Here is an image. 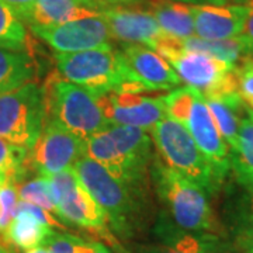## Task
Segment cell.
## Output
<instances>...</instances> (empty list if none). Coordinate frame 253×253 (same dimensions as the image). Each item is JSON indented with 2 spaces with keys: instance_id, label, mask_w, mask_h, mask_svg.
<instances>
[{
  "instance_id": "obj_1",
  "label": "cell",
  "mask_w": 253,
  "mask_h": 253,
  "mask_svg": "<svg viewBox=\"0 0 253 253\" xmlns=\"http://www.w3.org/2000/svg\"><path fill=\"white\" fill-rule=\"evenodd\" d=\"M56 72L99 94L107 93H144L132 81L129 65L123 51L113 45L73 54H56Z\"/></svg>"
},
{
  "instance_id": "obj_2",
  "label": "cell",
  "mask_w": 253,
  "mask_h": 253,
  "mask_svg": "<svg viewBox=\"0 0 253 253\" xmlns=\"http://www.w3.org/2000/svg\"><path fill=\"white\" fill-rule=\"evenodd\" d=\"M152 177L176 225L187 232L222 236L224 228L211 208L206 190L156 159L152 162Z\"/></svg>"
},
{
  "instance_id": "obj_3",
  "label": "cell",
  "mask_w": 253,
  "mask_h": 253,
  "mask_svg": "<svg viewBox=\"0 0 253 253\" xmlns=\"http://www.w3.org/2000/svg\"><path fill=\"white\" fill-rule=\"evenodd\" d=\"M72 169L82 186L106 212L111 228L121 236H131L141 217L145 189L118 180L86 155L75 163Z\"/></svg>"
},
{
  "instance_id": "obj_4",
  "label": "cell",
  "mask_w": 253,
  "mask_h": 253,
  "mask_svg": "<svg viewBox=\"0 0 253 253\" xmlns=\"http://www.w3.org/2000/svg\"><path fill=\"white\" fill-rule=\"evenodd\" d=\"M46 118L58 121L71 132L87 139L107 129L103 94L61 78H51L44 87Z\"/></svg>"
},
{
  "instance_id": "obj_5",
  "label": "cell",
  "mask_w": 253,
  "mask_h": 253,
  "mask_svg": "<svg viewBox=\"0 0 253 253\" xmlns=\"http://www.w3.org/2000/svg\"><path fill=\"white\" fill-rule=\"evenodd\" d=\"M152 139L165 165L184 179L211 191L221 183L207 158L196 145L189 129L170 117L161 120L151 131Z\"/></svg>"
},
{
  "instance_id": "obj_6",
  "label": "cell",
  "mask_w": 253,
  "mask_h": 253,
  "mask_svg": "<svg viewBox=\"0 0 253 253\" xmlns=\"http://www.w3.org/2000/svg\"><path fill=\"white\" fill-rule=\"evenodd\" d=\"M155 52L169 62L186 86L199 90L203 96L238 91L236 66L203 52L186 51L177 38L169 36Z\"/></svg>"
},
{
  "instance_id": "obj_7",
  "label": "cell",
  "mask_w": 253,
  "mask_h": 253,
  "mask_svg": "<svg viewBox=\"0 0 253 253\" xmlns=\"http://www.w3.org/2000/svg\"><path fill=\"white\" fill-rule=\"evenodd\" d=\"M46 120L44 87L28 82L0 94V138L31 149Z\"/></svg>"
},
{
  "instance_id": "obj_8",
  "label": "cell",
  "mask_w": 253,
  "mask_h": 253,
  "mask_svg": "<svg viewBox=\"0 0 253 253\" xmlns=\"http://www.w3.org/2000/svg\"><path fill=\"white\" fill-rule=\"evenodd\" d=\"M46 180L56 208V215L65 224L81 226L89 232L107 238L111 244H116L106 226V212L82 186L73 169L56 173L46 177Z\"/></svg>"
},
{
  "instance_id": "obj_9",
  "label": "cell",
  "mask_w": 253,
  "mask_h": 253,
  "mask_svg": "<svg viewBox=\"0 0 253 253\" xmlns=\"http://www.w3.org/2000/svg\"><path fill=\"white\" fill-rule=\"evenodd\" d=\"M30 151V166L42 177L72 169L86 155L84 139L51 118L45 120L41 135Z\"/></svg>"
},
{
  "instance_id": "obj_10",
  "label": "cell",
  "mask_w": 253,
  "mask_h": 253,
  "mask_svg": "<svg viewBox=\"0 0 253 253\" xmlns=\"http://www.w3.org/2000/svg\"><path fill=\"white\" fill-rule=\"evenodd\" d=\"M31 31L45 41L56 54H73L89 49L111 46V33L106 20L100 16L79 18L58 26L30 27Z\"/></svg>"
},
{
  "instance_id": "obj_11",
  "label": "cell",
  "mask_w": 253,
  "mask_h": 253,
  "mask_svg": "<svg viewBox=\"0 0 253 253\" xmlns=\"http://www.w3.org/2000/svg\"><path fill=\"white\" fill-rule=\"evenodd\" d=\"M111 37L123 44L144 45L156 51L168 38L156 18L146 9L134 7L132 4H116L101 10Z\"/></svg>"
},
{
  "instance_id": "obj_12",
  "label": "cell",
  "mask_w": 253,
  "mask_h": 253,
  "mask_svg": "<svg viewBox=\"0 0 253 253\" xmlns=\"http://www.w3.org/2000/svg\"><path fill=\"white\" fill-rule=\"evenodd\" d=\"M181 124L189 129L196 145L207 158L219 180H222L231 168L229 148L218 131L203 93L199 90L194 91L191 107Z\"/></svg>"
},
{
  "instance_id": "obj_13",
  "label": "cell",
  "mask_w": 253,
  "mask_h": 253,
  "mask_svg": "<svg viewBox=\"0 0 253 253\" xmlns=\"http://www.w3.org/2000/svg\"><path fill=\"white\" fill-rule=\"evenodd\" d=\"M104 113L111 126H136L148 132L168 117L165 96H144L142 93L103 94Z\"/></svg>"
},
{
  "instance_id": "obj_14",
  "label": "cell",
  "mask_w": 253,
  "mask_h": 253,
  "mask_svg": "<svg viewBox=\"0 0 253 253\" xmlns=\"http://www.w3.org/2000/svg\"><path fill=\"white\" fill-rule=\"evenodd\" d=\"M123 54L129 65L132 79L144 91L174 90L181 84L179 75L154 49L144 45L123 44Z\"/></svg>"
},
{
  "instance_id": "obj_15",
  "label": "cell",
  "mask_w": 253,
  "mask_h": 253,
  "mask_svg": "<svg viewBox=\"0 0 253 253\" xmlns=\"http://www.w3.org/2000/svg\"><path fill=\"white\" fill-rule=\"evenodd\" d=\"M52 226L62 228L63 225L41 207L18 201L13 218L4 228V236L7 242L27 252L44 246L46 238L54 232Z\"/></svg>"
},
{
  "instance_id": "obj_16",
  "label": "cell",
  "mask_w": 253,
  "mask_h": 253,
  "mask_svg": "<svg viewBox=\"0 0 253 253\" xmlns=\"http://www.w3.org/2000/svg\"><path fill=\"white\" fill-rule=\"evenodd\" d=\"M194 33L210 41L229 40L242 34L249 14L248 4H193L191 6Z\"/></svg>"
},
{
  "instance_id": "obj_17",
  "label": "cell",
  "mask_w": 253,
  "mask_h": 253,
  "mask_svg": "<svg viewBox=\"0 0 253 253\" xmlns=\"http://www.w3.org/2000/svg\"><path fill=\"white\" fill-rule=\"evenodd\" d=\"M104 6L99 0H37L30 13V27L58 26L68 21L100 16Z\"/></svg>"
},
{
  "instance_id": "obj_18",
  "label": "cell",
  "mask_w": 253,
  "mask_h": 253,
  "mask_svg": "<svg viewBox=\"0 0 253 253\" xmlns=\"http://www.w3.org/2000/svg\"><path fill=\"white\" fill-rule=\"evenodd\" d=\"M159 245H146L139 248V253H215L217 238L211 235H196L177 225L165 221L158 224Z\"/></svg>"
},
{
  "instance_id": "obj_19",
  "label": "cell",
  "mask_w": 253,
  "mask_h": 253,
  "mask_svg": "<svg viewBox=\"0 0 253 253\" xmlns=\"http://www.w3.org/2000/svg\"><path fill=\"white\" fill-rule=\"evenodd\" d=\"M204 99L219 134L224 138L229 151L234 149L238 141L241 121L248 111L244 99L241 97L239 91L210 94L204 96Z\"/></svg>"
},
{
  "instance_id": "obj_20",
  "label": "cell",
  "mask_w": 253,
  "mask_h": 253,
  "mask_svg": "<svg viewBox=\"0 0 253 253\" xmlns=\"http://www.w3.org/2000/svg\"><path fill=\"white\" fill-rule=\"evenodd\" d=\"M146 10L152 13L165 34L177 40L194 34V20L189 4L176 0H146Z\"/></svg>"
},
{
  "instance_id": "obj_21",
  "label": "cell",
  "mask_w": 253,
  "mask_h": 253,
  "mask_svg": "<svg viewBox=\"0 0 253 253\" xmlns=\"http://www.w3.org/2000/svg\"><path fill=\"white\" fill-rule=\"evenodd\" d=\"M229 158L239 183L244 187L253 186V111L249 107L241 121L238 141L229 151Z\"/></svg>"
},
{
  "instance_id": "obj_22",
  "label": "cell",
  "mask_w": 253,
  "mask_h": 253,
  "mask_svg": "<svg viewBox=\"0 0 253 253\" xmlns=\"http://www.w3.org/2000/svg\"><path fill=\"white\" fill-rule=\"evenodd\" d=\"M34 73L36 63L31 54L0 48V94L28 83Z\"/></svg>"
},
{
  "instance_id": "obj_23",
  "label": "cell",
  "mask_w": 253,
  "mask_h": 253,
  "mask_svg": "<svg viewBox=\"0 0 253 253\" xmlns=\"http://www.w3.org/2000/svg\"><path fill=\"white\" fill-rule=\"evenodd\" d=\"M180 46L186 51L203 52L214 56L232 66H236L242 61V58L246 56V41L242 36L221 41H210L193 36L180 40Z\"/></svg>"
},
{
  "instance_id": "obj_24",
  "label": "cell",
  "mask_w": 253,
  "mask_h": 253,
  "mask_svg": "<svg viewBox=\"0 0 253 253\" xmlns=\"http://www.w3.org/2000/svg\"><path fill=\"white\" fill-rule=\"evenodd\" d=\"M0 48L10 51H26L30 48V38L24 23L17 14L0 0Z\"/></svg>"
},
{
  "instance_id": "obj_25",
  "label": "cell",
  "mask_w": 253,
  "mask_h": 253,
  "mask_svg": "<svg viewBox=\"0 0 253 253\" xmlns=\"http://www.w3.org/2000/svg\"><path fill=\"white\" fill-rule=\"evenodd\" d=\"M30 149L10 144L0 138V173L6 177L9 184L14 186L23 180L26 174Z\"/></svg>"
},
{
  "instance_id": "obj_26",
  "label": "cell",
  "mask_w": 253,
  "mask_h": 253,
  "mask_svg": "<svg viewBox=\"0 0 253 253\" xmlns=\"http://www.w3.org/2000/svg\"><path fill=\"white\" fill-rule=\"evenodd\" d=\"M245 190L236 215V242L245 253H253V186Z\"/></svg>"
},
{
  "instance_id": "obj_27",
  "label": "cell",
  "mask_w": 253,
  "mask_h": 253,
  "mask_svg": "<svg viewBox=\"0 0 253 253\" xmlns=\"http://www.w3.org/2000/svg\"><path fill=\"white\" fill-rule=\"evenodd\" d=\"M18 200L24 201V203H30L38 206L42 210L48 211L49 214L56 215V208H55L54 200L49 191V184L46 177H36L33 180L27 181L24 184H21L17 189Z\"/></svg>"
},
{
  "instance_id": "obj_28",
  "label": "cell",
  "mask_w": 253,
  "mask_h": 253,
  "mask_svg": "<svg viewBox=\"0 0 253 253\" xmlns=\"http://www.w3.org/2000/svg\"><path fill=\"white\" fill-rule=\"evenodd\" d=\"M238 91L241 97L246 103L253 99V59L249 56H244L242 61L235 68Z\"/></svg>"
},
{
  "instance_id": "obj_29",
  "label": "cell",
  "mask_w": 253,
  "mask_h": 253,
  "mask_svg": "<svg viewBox=\"0 0 253 253\" xmlns=\"http://www.w3.org/2000/svg\"><path fill=\"white\" fill-rule=\"evenodd\" d=\"M17 200L18 194L14 186L6 184L0 187V229H4L9 225L18 203Z\"/></svg>"
},
{
  "instance_id": "obj_30",
  "label": "cell",
  "mask_w": 253,
  "mask_h": 253,
  "mask_svg": "<svg viewBox=\"0 0 253 253\" xmlns=\"http://www.w3.org/2000/svg\"><path fill=\"white\" fill-rule=\"evenodd\" d=\"M81 238L68 234H55L46 238L45 246L49 253H75V246L79 242Z\"/></svg>"
},
{
  "instance_id": "obj_31",
  "label": "cell",
  "mask_w": 253,
  "mask_h": 253,
  "mask_svg": "<svg viewBox=\"0 0 253 253\" xmlns=\"http://www.w3.org/2000/svg\"><path fill=\"white\" fill-rule=\"evenodd\" d=\"M13 10L21 21H27L37 0H1Z\"/></svg>"
},
{
  "instance_id": "obj_32",
  "label": "cell",
  "mask_w": 253,
  "mask_h": 253,
  "mask_svg": "<svg viewBox=\"0 0 253 253\" xmlns=\"http://www.w3.org/2000/svg\"><path fill=\"white\" fill-rule=\"evenodd\" d=\"M75 253H113L107 246L100 242H86L84 239H79L75 246Z\"/></svg>"
},
{
  "instance_id": "obj_33",
  "label": "cell",
  "mask_w": 253,
  "mask_h": 253,
  "mask_svg": "<svg viewBox=\"0 0 253 253\" xmlns=\"http://www.w3.org/2000/svg\"><path fill=\"white\" fill-rule=\"evenodd\" d=\"M248 7H249V14H248L246 21H245V27L242 30L241 36H244L245 38L253 41V3H249Z\"/></svg>"
},
{
  "instance_id": "obj_34",
  "label": "cell",
  "mask_w": 253,
  "mask_h": 253,
  "mask_svg": "<svg viewBox=\"0 0 253 253\" xmlns=\"http://www.w3.org/2000/svg\"><path fill=\"white\" fill-rule=\"evenodd\" d=\"M99 1L104 7H107V6H116V4H134L139 0H99Z\"/></svg>"
},
{
  "instance_id": "obj_35",
  "label": "cell",
  "mask_w": 253,
  "mask_h": 253,
  "mask_svg": "<svg viewBox=\"0 0 253 253\" xmlns=\"http://www.w3.org/2000/svg\"><path fill=\"white\" fill-rule=\"evenodd\" d=\"M231 0H201V4H212V6H225Z\"/></svg>"
},
{
  "instance_id": "obj_36",
  "label": "cell",
  "mask_w": 253,
  "mask_h": 253,
  "mask_svg": "<svg viewBox=\"0 0 253 253\" xmlns=\"http://www.w3.org/2000/svg\"><path fill=\"white\" fill-rule=\"evenodd\" d=\"M245 41H246V56H249V58H252L253 59V41L248 40V38H245Z\"/></svg>"
},
{
  "instance_id": "obj_37",
  "label": "cell",
  "mask_w": 253,
  "mask_h": 253,
  "mask_svg": "<svg viewBox=\"0 0 253 253\" xmlns=\"http://www.w3.org/2000/svg\"><path fill=\"white\" fill-rule=\"evenodd\" d=\"M26 253H49L45 246H40V248H36V249H31V251H27Z\"/></svg>"
},
{
  "instance_id": "obj_38",
  "label": "cell",
  "mask_w": 253,
  "mask_h": 253,
  "mask_svg": "<svg viewBox=\"0 0 253 253\" xmlns=\"http://www.w3.org/2000/svg\"><path fill=\"white\" fill-rule=\"evenodd\" d=\"M176 1H181V3H190V4H201V0H176Z\"/></svg>"
},
{
  "instance_id": "obj_39",
  "label": "cell",
  "mask_w": 253,
  "mask_h": 253,
  "mask_svg": "<svg viewBox=\"0 0 253 253\" xmlns=\"http://www.w3.org/2000/svg\"><path fill=\"white\" fill-rule=\"evenodd\" d=\"M6 184H9V183L6 180V177L0 173V187H1V186H6Z\"/></svg>"
},
{
  "instance_id": "obj_40",
  "label": "cell",
  "mask_w": 253,
  "mask_h": 253,
  "mask_svg": "<svg viewBox=\"0 0 253 253\" xmlns=\"http://www.w3.org/2000/svg\"><path fill=\"white\" fill-rule=\"evenodd\" d=\"M245 104H246V106H248V107H249V109H251L253 111V99L248 100V101H246Z\"/></svg>"
},
{
  "instance_id": "obj_41",
  "label": "cell",
  "mask_w": 253,
  "mask_h": 253,
  "mask_svg": "<svg viewBox=\"0 0 253 253\" xmlns=\"http://www.w3.org/2000/svg\"><path fill=\"white\" fill-rule=\"evenodd\" d=\"M234 1H236L238 4H248L251 0H234Z\"/></svg>"
},
{
  "instance_id": "obj_42",
  "label": "cell",
  "mask_w": 253,
  "mask_h": 253,
  "mask_svg": "<svg viewBox=\"0 0 253 253\" xmlns=\"http://www.w3.org/2000/svg\"><path fill=\"white\" fill-rule=\"evenodd\" d=\"M0 253H7V251H6L3 246H0Z\"/></svg>"
},
{
  "instance_id": "obj_43",
  "label": "cell",
  "mask_w": 253,
  "mask_h": 253,
  "mask_svg": "<svg viewBox=\"0 0 253 253\" xmlns=\"http://www.w3.org/2000/svg\"><path fill=\"white\" fill-rule=\"evenodd\" d=\"M249 3H253V0H251V1H249ZM249 3H248V4H249Z\"/></svg>"
}]
</instances>
